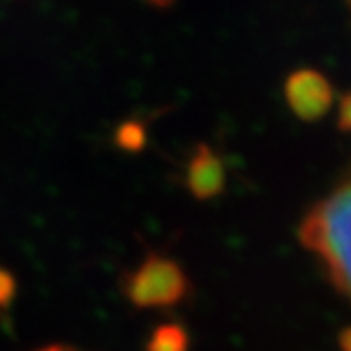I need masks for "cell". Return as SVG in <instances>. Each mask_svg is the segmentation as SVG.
Masks as SVG:
<instances>
[{"instance_id":"1","label":"cell","mask_w":351,"mask_h":351,"mask_svg":"<svg viewBox=\"0 0 351 351\" xmlns=\"http://www.w3.org/2000/svg\"><path fill=\"white\" fill-rule=\"evenodd\" d=\"M349 222L351 184L343 180L335 193L311 208L298 231L300 243L322 258L330 284L343 296L349 294Z\"/></svg>"},{"instance_id":"2","label":"cell","mask_w":351,"mask_h":351,"mask_svg":"<svg viewBox=\"0 0 351 351\" xmlns=\"http://www.w3.org/2000/svg\"><path fill=\"white\" fill-rule=\"evenodd\" d=\"M189 282L182 267L163 256H148L125 284V294L136 307H173L186 296Z\"/></svg>"},{"instance_id":"3","label":"cell","mask_w":351,"mask_h":351,"mask_svg":"<svg viewBox=\"0 0 351 351\" xmlns=\"http://www.w3.org/2000/svg\"><path fill=\"white\" fill-rule=\"evenodd\" d=\"M286 99L292 112L303 121H317L332 106V87L322 72L300 68L286 81Z\"/></svg>"},{"instance_id":"4","label":"cell","mask_w":351,"mask_h":351,"mask_svg":"<svg viewBox=\"0 0 351 351\" xmlns=\"http://www.w3.org/2000/svg\"><path fill=\"white\" fill-rule=\"evenodd\" d=\"M186 186L197 199H214L224 189V165L216 153L199 144L186 167Z\"/></svg>"},{"instance_id":"5","label":"cell","mask_w":351,"mask_h":351,"mask_svg":"<svg viewBox=\"0 0 351 351\" xmlns=\"http://www.w3.org/2000/svg\"><path fill=\"white\" fill-rule=\"evenodd\" d=\"M146 351H189V335L178 324H163L150 335Z\"/></svg>"},{"instance_id":"6","label":"cell","mask_w":351,"mask_h":351,"mask_svg":"<svg viewBox=\"0 0 351 351\" xmlns=\"http://www.w3.org/2000/svg\"><path fill=\"white\" fill-rule=\"evenodd\" d=\"M117 146L123 150H130V153H138V150L144 148L146 142V130L144 125L138 121H125L121 128L114 134Z\"/></svg>"},{"instance_id":"7","label":"cell","mask_w":351,"mask_h":351,"mask_svg":"<svg viewBox=\"0 0 351 351\" xmlns=\"http://www.w3.org/2000/svg\"><path fill=\"white\" fill-rule=\"evenodd\" d=\"M13 298H15V278L7 269L0 267V313L9 309Z\"/></svg>"},{"instance_id":"8","label":"cell","mask_w":351,"mask_h":351,"mask_svg":"<svg viewBox=\"0 0 351 351\" xmlns=\"http://www.w3.org/2000/svg\"><path fill=\"white\" fill-rule=\"evenodd\" d=\"M349 108H351V97L345 93L341 97V102H339V130L341 132H349V128H351V112H349Z\"/></svg>"},{"instance_id":"9","label":"cell","mask_w":351,"mask_h":351,"mask_svg":"<svg viewBox=\"0 0 351 351\" xmlns=\"http://www.w3.org/2000/svg\"><path fill=\"white\" fill-rule=\"evenodd\" d=\"M341 349L343 351H351V332H349V328H345L341 332Z\"/></svg>"},{"instance_id":"10","label":"cell","mask_w":351,"mask_h":351,"mask_svg":"<svg viewBox=\"0 0 351 351\" xmlns=\"http://www.w3.org/2000/svg\"><path fill=\"white\" fill-rule=\"evenodd\" d=\"M38 351H72V349L62 347V345H51V347H45V349H38Z\"/></svg>"}]
</instances>
